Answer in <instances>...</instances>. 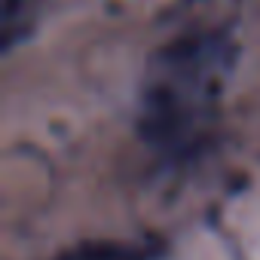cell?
I'll return each instance as SVG.
<instances>
[{
  "label": "cell",
  "instance_id": "1",
  "mask_svg": "<svg viewBox=\"0 0 260 260\" xmlns=\"http://www.w3.org/2000/svg\"><path fill=\"white\" fill-rule=\"evenodd\" d=\"M153 248L147 242H83L49 260H153Z\"/></svg>",
  "mask_w": 260,
  "mask_h": 260
}]
</instances>
